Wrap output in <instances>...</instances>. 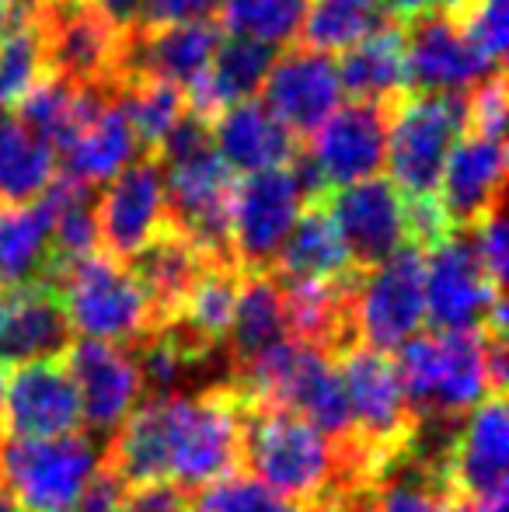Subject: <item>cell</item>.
I'll return each instance as SVG.
<instances>
[{
	"label": "cell",
	"instance_id": "cell-12",
	"mask_svg": "<svg viewBox=\"0 0 509 512\" xmlns=\"http://www.w3.org/2000/svg\"><path fill=\"white\" fill-rule=\"evenodd\" d=\"M394 98L384 102H349L335 108L325 126L304 143L318 164L328 192L377 178L387 157V126H391Z\"/></svg>",
	"mask_w": 509,
	"mask_h": 512
},
{
	"label": "cell",
	"instance_id": "cell-34",
	"mask_svg": "<svg viewBox=\"0 0 509 512\" xmlns=\"http://www.w3.org/2000/svg\"><path fill=\"white\" fill-rule=\"evenodd\" d=\"M42 77L39 32L32 21H11L0 32V112H11Z\"/></svg>",
	"mask_w": 509,
	"mask_h": 512
},
{
	"label": "cell",
	"instance_id": "cell-42",
	"mask_svg": "<svg viewBox=\"0 0 509 512\" xmlns=\"http://www.w3.org/2000/svg\"><path fill=\"white\" fill-rule=\"evenodd\" d=\"M91 7H95L119 35H129L143 25V7H147V0H91Z\"/></svg>",
	"mask_w": 509,
	"mask_h": 512
},
{
	"label": "cell",
	"instance_id": "cell-24",
	"mask_svg": "<svg viewBox=\"0 0 509 512\" xmlns=\"http://www.w3.org/2000/svg\"><path fill=\"white\" fill-rule=\"evenodd\" d=\"M509 467V418L503 398H485L461 422L450 460L457 495H492L506 488Z\"/></svg>",
	"mask_w": 509,
	"mask_h": 512
},
{
	"label": "cell",
	"instance_id": "cell-1",
	"mask_svg": "<svg viewBox=\"0 0 509 512\" xmlns=\"http://www.w3.org/2000/svg\"><path fill=\"white\" fill-rule=\"evenodd\" d=\"M241 464L276 499L318 512L349 485H367L374 460L363 446H335L304 418L269 405H241Z\"/></svg>",
	"mask_w": 509,
	"mask_h": 512
},
{
	"label": "cell",
	"instance_id": "cell-20",
	"mask_svg": "<svg viewBox=\"0 0 509 512\" xmlns=\"http://www.w3.org/2000/svg\"><path fill=\"white\" fill-rule=\"evenodd\" d=\"M443 196L440 203L447 209L454 230H468L485 213L503 206L506 189V147L503 140H485V136L464 133L454 143L443 164Z\"/></svg>",
	"mask_w": 509,
	"mask_h": 512
},
{
	"label": "cell",
	"instance_id": "cell-27",
	"mask_svg": "<svg viewBox=\"0 0 509 512\" xmlns=\"http://www.w3.org/2000/svg\"><path fill=\"white\" fill-rule=\"evenodd\" d=\"M335 74H339V88L353 95V102H384V98L405 95L408 67L401 21H391L381 32L349 46L335 60Z\"/></svg>",
	"mask_w": 509,
	"mask_h": 512
},
{
	"label": "cell",
	"instance_id": "cell-21",
	"mask_svg": "<svg viewBox=\"0 0 509 512\" xmlns=\"http://www.w3.org/2000/svg\"><path fill=\"white\" fill-rule=\"evenodd\" d=\"M74 342L60 300L46 286L0 290V366L60 359Z\"/></svg>",
	"mask_w": 509,
	"mask_h": 512
},
{
	"label": "cell",
	"instance_id": "cell-19",
	"mask_svg": "<svg viewBox=\"0 0 509 512\" xmlns=\"http://www.w3.org/2000/svg\"><path fill=\"white\" fill-rule=\"evenodd\" d=\"M227 39L217 18L178 21L161 28H136L123 39V63L119 77H150V81H171L178 88L192 84L210 70L220 42Z\"/></svg>",
	"mask_w": 509,
	"mask_h": 512
},
{
	"label": "cell",
	"instance_id": "cell-40",
	"mask_svg": "<svg viewBox=\"0 0 509 512\" xmlns=\"http://www.w3.org/2000/svg\"><path fill=\"white\" fill-rule=\"evenodd\" d=\"M220 4H224V0H147L140 28H161V25H178V21L217 18Z\"/></svg>",
	"mask_w": 509,
	"mask_h": 512
},
{
	"label": "cell",
	"instance_id": "cell-22",
	"mask_svg": "<svg viewBox=\"0 0 509 512\" xmlns=\"http://www.w3.org/2000/svg\"><path fill=\"white\" fill-rule=\"evenodd\" d=\"M210 265L213 262H206V255L189 237L164 227L147 248H140L129 258L126 272L140 286L143 297H147L150 314H154V328H161L171 317L182 314L185 300H189V293L196 290V283L203 279V272Z\"/></svg>",
	"mask_w": 509,
	"mask_h": 512
},
{
	"label": "cell",
	"instance_id": "cell-41",
	"mask_svg": "<svg viewBox=\"0 0 509 512\" xmlns=\"http://www.w3.org/2000/svg\"><path fill=\"white\" fill-rule=\"evenodd\" d=\"M123 502H126V485L116 478L112 467L98 464V471L91 474L84 492L77 495L74 512H123Z\"/></svg>",
	"mask_w": 509,
	"mask_h": 512
},
{
	"label": "cell",
	"instance_id": "cell-16",
	"mask_svg": "<svg viewBox=\"0 0 509 512\" xmlns=\"http://www.w3.org/2000/svg\"><path fill=\"white\" fill-rule=\"evenodd\" d=\"M81 432V401L60 359L25 363L7 377L0 436L4 439H56Z\"/></svg>",
	"mask_w": 509,
	"mask_h": 512
},
{
	"label": "cell",
	"instance_id": "cell-44",
	"mask_svg": "<svg viewBox=\"0 0 509 512\" xmlns=\"http://www.w3.org/2000/svg\"><path fill=\"white\" fill-rule=\"evenodd\" d=\"M384 7L394 21H408L422 11H433V0H384Z\"/></svg>",
	"mask_w": 509,
	"mask_h": 512
},
{
	"label": "cell",
	"instance_id": "cell-36",
	"mask_svg": "<svg viewBox=\"0 0 509 512\" xmlns=\"http://www.w3.org/2000/svg\"><path fill=\"white\" fill-rule=\"evenodd\" d=\"M468 112H464V133L485 136V140H503L506 133V74L496 70L482 84L464 95Z\"/></svg>",
	"mask_w": 509,
	"mask_h": 512
},
{
	"label": "cell",
	"instance_id": "cell-31",
	"mask_svg": "<svg viewBox=\"0 0 509 512\" xmlns=\"http://www.w3.org/2000/svg\"><path fill=\"white\" fill-rule=\"evenodd\" d=\"M391 21L384 0H311L300 25V46L325 56L346 53Z\"/></svg>",
	"mask_w": 509,
	"mask_h": 512
},
{
	"label": "cell",
	"instance_id": "cell-32",
	"mask_svg": "<svg viewBox=\"0 0 509 512\" xmlns=\"http://www.w3.org/2000/svg\"><path fill=\"white\" fill-rule=\"evenodd\" d=\"M116 102L123 105L129 126L140 140L143 154L154 157L164 136L175 129V122L185 115V88L171 81H150V77H133L123 81L116 91Z\"/></svg>",
	"mask_w": 509,
	"mask_h": 512
},
{
	"label": "cell",
	"instance_id": "cell-14",
	"mask_svg": "<svg viewBox=\"0 0 509 512\" xmlns=\"http://www.w3.org/2000/svg\"><path fill=\"white\" fill-rule=\"evenodd\" d=\"M503 290L485 276L464 230H454L426 255V321L433 331L485 328Z\"/></svg>",
	"mask_w": 509,
	"mask_h": 512
},
{
	"label": "cell",
	"instance_id": "cell-33",
	"mask_svg": "<svg viewBox=\"0 0 509 512\" xmlns=\"http://www.w3.org/2000/svg\"><path fill=\"white\" fill-rule=\"evenodd\" d=\"M307 7L311 0H224L217 21L224 32L279 49L300 35Z\"/></svg>",
	"mask_w": 509,
	"mask_h": 512
},
{
	"label": "cell",
	"instance_id": "cell-48",
	"mask_svg": "<svg viewBox=\"0 0 509 512\" xmlns=\"http://www.w3.org/2000/svg\"><path fill=\"white\" fill-rule=\"evenodd\" d=\"M7 25H11V18H7V11H4V7H0V32H4Z\"/></svg>",
	"mask_w": 509,
	"mask_h": 512
},
{
	"label": "cell",
	"instance_id": "cell-13",
	"mask_svg": "<svg viewBox=\"0 0 509 512\" xmlns=\"http://www.w3.org/2000/svg\"><path fill=\"white\" fill-rule=\"evenodd\" d=\"M63 366L77 387L81 425L91 432V439L109 443V436H116V429L133 415L143 394L129 349L95 342V338H74L63 352Z\"/></svg>",
	"mask_w": 509,
	"mask_h": 512
},
{
	"label": "cell",
	"instance_id": "cell-8",
	"mask_svg": "<svg viewBox=\"0 0 509 512\" xmlns=\"http://www.w3.org/2000/svg\"><path fill=\"white\" fill-rule=\"evenodd\" d=\"M426 321V255L412 244L394 251L377 269L363 272L353 293L356 345L398 352Z\"/></svg>",
	"mask_w": 509,
	"mask_h": 512
},
{
	"label": "cell",
	"instance_id": "cell-2",
	"mask_svg": "<svg viewBox=\"0 0 509 512\" xmlns=\"http://www.w3.org/2000/svg\"><path fill=\"white\" fill-rule=\"evenodd\" d=\"M489 331H426L408 338L394 356L401 394L412 418H464L489 387Z\"/></svg>",
	"mask_w": 509,
	"mask_h": 512
},
{
	"label": "cell",
	"instance_id": "cell-39",
	"mask_svg": "<svg viewBox=\"0 0 509 512\" xmlns=\"http://www.w3.org/2000/svg\"><path fill=\"white\" fill-rule=\"evenodd\" d=\"M123 512H192V492L175 481H150L126 488Z\"/></svg>",
	"mask_w": 509,
	"mask_h": 512
},
{
	"label": "cell",
	"instance_id": "cell-17",
	"mask_svg": "<svg viewBox=\"0 0 509 512\" xmlns=\"http://www.w3.org/2000/svg\"><path fill=\"white\" fill-rule=\"evenodd\" d=\"M342 88L335 60L304 46H290L276 56L262 84V102L286 126L297 143H307L328 115L339 108Z\"/></svg>",
	"mask_w": 509,
	"mask_h": 512
},
{
	"label": "cell",
	"instance_id": "cell-47",
	"mask_svg": "<svg viewBox=\"0 0 509 512\" xmlns=\"http://www.w3.org/2000/svg\"><path fill=\"white\" fill-rule=\"evenodd\" d=\"M4 391H7V373H4V366H0V408H4Z\"/></svg>",
	"mask_w": 509,
	"mask_h": 512
},
{
	"label": "cell",
	"instance_id": "cell-35",
	"mask_svg": "<svg viewBox=\"0 0 509 512\" xmlns=\"http://www.w3.org/2000/svg\"><path fill=\"white\" fill-rule=\"evenodd\" d=\"M276 495L248 474H227L192 495V512H272Z\"/></svg>",
	"mask_w": 509,
	"mask_h": 512
},
{
	"label": "cell",
	"instance_id": "cell-7",
	"mask_svg": "<svg viewBox=\"0 0 509 512\" xmlns=\"http://www.w3.org/2000/svg\"><path fill=\"white\" fill-rule=\"evenodd\" d=\"M39 32L42 74L60 77L77 88L88 84H112L119 88V63H123V39L91 0H46L28 18Z\"/></svg>",
	"mask_w": 509,
	"mask_h": 512
},
{
	"label": "cell",
	"instance_id": "cell-26",
	"mask_svg": "<svg viewBox=\"0 0 509 512\" xmlns=\"http://www.w3.org/2000/svg\"><path fill=\"white\" fill-rule=\"evenodd\" d=\"M143 147L129 126L119 102H112L91 126H84L63 150V175L84 189H98L102 182H112L119 171H126L133 161H140Z\"/></svg>",
	"mask_w": 509,
	"mask_h": 512
},
{
	"label": "cell",
	"instance_id": "cell-5",
	"mask_svg": "<svg viewBox=\"0 0 509 512\" xmlns=\"http://www.w3.org/2000/svg\"><path fill=\"white\" fill-rule=\"evenodd\" d=\"M464 112V95H398L387 126V182L408 199L436 192L447 154L464 136Z\"/></svg>",
	"mask_w": 509,
	"mask_h": 512
},
{
	"label": "cell",
	"instance_id": "cell-30",
	"mask_svg": "<svg viewBox=\"0 0 509 512\" xmlns=\"http://www.w3.org/2000/svg\"><path fill=\"white\" fill-rule=\"evenodd\" d=\"M56 178V150L14 112H0V206L42 199Z\"/></svg>",
	"mask_w": 509,
	"mask_h": 512
},
{
	"label": "cell",
	"instance_id": "cell-4",
	"mask_svg": "<svg viewBox=\"0 0 509 512\" xmlns=\"http://www.w3.org/2000/svg\"><path fill=\"white\" fill-rule=\"evenodd\" d=\"M46 290H53V297L60 300L70 331H81L84 338L133 349L154 331V314L140 286L123 262L102 251L74 262H56Z\"/></svg>",
	"mask_w": 509,
	"mask_h": 512
},
{
	"label": "cell",
	"instance_id": "cell-25",
	"mask_svg": "<svg viewBox=\"0 0 509 512\" xmlns=\"http://www.w3.org/2000/svg\"><path fill=\"white\" fill-rule=\"evenodd\" d=\"M53 265V209L46 199L0 206V290L46 286Z\"/></svg>",
	"mask_w": 509,
	"mask_h": 512
},
{
	"label": "cell",
	"instance_id": "cell-38",
	"mask_svg": "<svg viewBox=\"0 0 509 512\" xmlns=\"http://www.w3.org/2000/svg\"><path fill=\"white\" fill-rule=\"evenodd\" d=\"M450 234H454V223H450L447 209H443L436 192L405 199V241L412 244V248L429 255V251L440 248Z\"/></svg>",
	"mask_w": 509,
	"mask_h": 512
},
{
	"label": "cell",
	"instance_id": "cell-37",
	"mask_svg": "<svg viewBox=\"0 0 509 512\" xmlns=\"http://www.w3.org/2000/svg\"><path fill=\"white\" fill-rule=\"evenodd\" d=\"M464 237H468L471 251H475L478 265L485 269V276L492 279V283L503 290L506 286V269H509V241H506V209L496 206L492 213H485L478 223H471L468 230H464Z\"/></svg>",
	"mask_w": 509,
	"mask_h": 512
},
{
	"label": "cell",
	"instance_id": "cell-45",
	"mask_svg": "<svg viewBox=\"0 0 509 512\" xmlns=\"http://www.w3.org/2000/svg\"><path fill=\"white\" fill-rule=\"evenodd\" d=\"M46 4V0H0V7L7 11V18L11 21H28L35 18V11Z\"/></svg>",
	"mask_w": 509,
	"mask_h": 512
},
{
	"label": "cell",
	"instance_id": "cell-46",
	"mask_svg": "<svg viewBox=\"0 0 509 512\" xmlns=\"http://www.w3.org/2000/svg\"><path fill=\"white\" fill-rule=\"evenodd\" d=\"M0 512H25L18 506V499H14L11 488H7L4 481H0Z\"/></svg>",
	"mask_w": 509,
	"mask_h": 512
},
{
	"label": "cell",
	"instance_id": "cell-11",
	"mask_svg": "<svg viewBox=\"0 0 509 512\" xmlns=\"http://www.w3.org/2000/svg\"><path fill=\"white\" fill-rule=\"evenodd\" d=\"M401 28H405L408 91L415 95H468L475 84L503 70L471 46L461 21L447 11H422L401 21Z\"/></svg>",
	"mask_w": 509,
	"mask_h": 512
},
{
	"label": "cell",
	"instance_id": "cell-23",
	"mask_svg": "<svg viewBox=\"0 0 509 512\" xmlns=\"http://www.w3.org/2000/svg\"><path fill=\"white\" fill-rule=\"evenodd\" d=\"M210 133L220 161L234 175H258V171L286 168L293 161V154L300 150V143L286 133L283 122L258 98L224 108L210 122Z\"/></svg>",
	"mask_w": 509,
	"mask_h": 512
},
{
	"label": "cell",
	"instance_id": "cell-10",
	"mask_svg": "<svg viewBox=\"0 0 509 512\" xmlns=\"http://www.w3.org/2000/svg\"><path fill=\"white\" fill-rule=\"evenodd\" d=\"M335 370H339L342 391H346L356 439L370 453L377 471L381 460L391 457L412 429V415H408L405 394H401L394 359L367 349V345H353V349L335 356Z\"/></svg>",
	"mask_w": 509,
	"mask_h": 512
},
{
	"label": "cell",
	"instance_id": "cell-43",
	"mask_svg": "<svg viewBox=\"0 0 509 512\" xmlns=\"http://www.w3.org/2000/svg\"><path fill=\"white\" fill-rule=\"evenodd\" d=\"M509 492H492V495H457L450 502V512H509Z\"/></svg>",
	"mask_w": 509,
	"mask_h": 512
},
{
	"label": "cell",
	"instance_id": "cell-3",
	"mask_svg": "<svg viewBox=\"0 0 509 512\" xmlns=\"http://www.w3.org/2000/svg\"><path fill=\"white\" fill-rule=\"evenodd\" d=\"M168 481L185 492L241 471V401L224 384L161 398Z\"/></svg>",
	"mask_w": 509,
	"mask_h": 512
},
{
	"label": "cell",
	"instance_id": "cell-18",
	"mask_svg": "<svg viewBox=\"0 0 509 512\" xmlns=\"http://www.w3.org/2000/svg\"><path fill=\"white\" fill-rule=\"evenodd\" d=\"M98 216V241L105 244L102 255L109 258H133L140 248H147L164 227V178L157 157H140L126 171H119L109 182L105 196L95 206Z\"/></svg>",
	"mask_w": 509,
	"mask_h": 512
},
{
	"label": "cell",
	"instance_id": "cell-29",
	"mask_svg": "<svg viewBox=\"0 0 509 512\" xmlns=\"http://www.w3.org/2000/svg\"><path fill=\"white\" fill-rule=\"evenodd\" d=\"M286 335H290V331H286L283 293H279L276 279H272L269 272H265V276H245L241 279L231 331H227V342H224L227 373L252 363L255 356H262L265 349L283 342Z\"/></svg>",
	"mask_w": 509,
	"mask_h": 512
},
{
	"label": "cell",
	"instance_id": "cell-15",
	"mask_svg": "<svg viewBox=\"0 0 509 512\" xmlns=\"http://www.w3.org/2000/svg\"><path fill=\"white\" fill-rule=\"evenodd\" d=\"M325 213L335 223L356 272H370L405 248V199L387 178L346 185L325 196Z\"/></svg>",
	"mask_w": 509,
	"mask_h": 512
},
{
	"label": "cell",
	"instance_id": "cell-28",
	"mask_svg": "<svg viewBox=\"0 0 509 512\" xmlns=\"http://www.w3.org/2000/svg\"><path fill=\"white\" fill-rule=\"evenodd\" d=\"M349 272L356 269L346 255V244H342L335 223L328 220L325 206L318 203L300 209L269 276L279 283H318V279H339Z\"/></svg>",
	"mask_w": 509,
	"mask_h": 512
},
{
	"label": "cell",
	"instance_id": "cell-9",
	"mask_svg": "<svg viewBox=\"0 0 509 512\" xmlns=\"http://www.w3.org/2000/svg\"><path fill=\"white\" fill-rule=\"evenodd\" d=\"M304 199L286 168L258 171L234 182L231 196V251L241 276H265L276 265Z\"/></svg>",
	"mask_w": 509,
	"mask_h": 512
},
{
	"label": "cell",
	"instance_id": "cell-6",
	"mask_svg": "<svg viewBox=\"0 0 509 512\" xmlns=\"http://www.w3.org/2000/svg\"><path fill=\"white\" fill-rule=\"evenodd\" d=\"M98 464L102 446L84 432L56 439L0 436V481L25 512H74Z\"/></svg>",
	"mask_w": 509,
	"mask_h": 512
}]
</instances>
